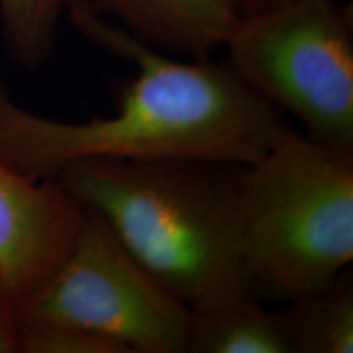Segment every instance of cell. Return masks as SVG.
<instances>
[{
  "instance_id": "4",
  "label": "cell",
  "mask_w": 353,
  "mask_h": 353,
  "mask_svg": "<svg viewBox=\"0 0 353 353\" xmlns=\"http://www.w3.org/2000/svg\"><path fill=\"white\" fill-rule=\"evenodd\" d=\"M223 50L255 94L304 134L353 156V8L296 0L239 15Z\"/></svg>"
},
{
  "instance_id": "6",
  "label": "cell",
  "mask_w": 353,
  "mask_h": 353,
  "mask_svg": "<svg viewBox=\"0 0 353 353\" xmlns=\"http://www.w3.org/2000/svg\"><path fill=\"white\" fill-rule=\"evenodd\" d=\"M85 210L56 179H33L0 156V296L19 317L72 247Z\"/></svg>"
},
{
  "instance_id": "8",
  "label": "cell",
  "mask_w": 353,
  "mask_h": 353,
  "mask_svg": "<svg viewBox=\"0 0 353 353\" xmlns=\"http://www.w3.org/2000/svg\"><path fill=\"white\" fill-rule=\"evenodd\" d=\"M187 353H294L285 309L239 296L192 309Z\"/></svg>"
},
{
  "instance_id": "13",
  "label": "cell",
  "mask_w": 353,
  "mask_h": 353,
  "mask_svg": "<svg viewBox=\"0 0 353 353\" xmlns=\"http://www.w3.org/2000/svg\"><path fill=\"white\" fill-rule=\"evenodd\" d=\"M237 15H250L270 8L285 6V3L296 2V0H231Z\"/></svg>"
},
{
  "instance_id": "11",
  "label": "cell",
  "mask_w": 353,
  "mask_h": 353,
  "mask_svg": "<svg viewBox=\"0 0 353 353\" xmlns=\"http://www.w3.org/2000/svg\"><path fill=\"white\" fill-rule=\"evenodd\" d=\"M20 353H123L113 342L83 329L20 322Z\"/></svg>"
},
{
  "instance_id": "5",
  "label": "cell",
  "mask_w": 353,
  "mask_h": 353,
  "mask_svg": "<svg viewBox=\"0 0 353 353\" xmlns=\"http://www.w3.org/2000/svg\"><path fill=\"white\" fill-rule=\"evenodd\" d=\"M190 317L192 307L85 210L63 263L19 322L72 325L123 353H187Z\"/></svg>"
},
{
  "instance_id": "12",
  "label": "cell",
  "mask_w": 353,
  "mask_h": 353,
  "mask_svg": "<svg viewBox=\"0 0 353 353\" xmlns=\"http://www.w3.org/2000/svg\"><path fill=\"white\" fill-rule=\"evenodd\" d=\"M0 353H20V322L0 296Z\"/></svg>"
},
{
  "instance_id": "9",
  "label": "cell",
  "mask_w": 353,
  "mask_h": 353,
  "mask_svg": "<svg viewBox=\"0 0 353 353\" xmlns=\"http://www.w3.org/2000/svg\"><path fill=\"white\" fill-rule=\"evenodd\" d=\"M294 353L353 352V276L350 268L332 283L285 304Z\"/></svg>"
},
{
  "instance_id": "3",
  "label": "cell",
  "mask_w": 353,
  "mask_h": 353,
  "mask_svg": "<svg viewBox=\"0 0 353 353\" xmlns=\"http://www.w3.org/2000/svg\"><path fill=\"white\" fill-rule=\"evenodd\" d=\"M242 241L255 294L291 303L353 262V156L286 128L241 172Z\"/></svg>"
},
{
  "instance_id": "1",
  "label": "cell",
  "mask_w": 353,
  "mask_h": 353,
  "mask_svg": "<svg viewBox=\"0 0 353 353\" xmlns=\"http://www.w3.org/2000/svg\"><path fill=\"white\" fill-rule=\"evenodd\" d=\"M88 41L125 59L136 76L110 117L61 121L13 100L0 72V156L33 179H56L92 161L214 159L250 164L288 128L226 59H188L159 51L103 17L64 10Z\"/></svg>"
},
{
  "instance_id": "7",
  "label": "cell",
  "mask_w": 353,
  "mask_h": 353,
  "mask_svg": "<svg viewBox=\"0 0 353 353\" xmlns=\"http://www.w3.org/2000/svg\"><path fill=\"white\" fill-rule=\"evenodd\" d=\"M103 17L139 41L188 59L213 57L236 25L231 0H65Z\"/></svg>"
},
{
  "instance_id": "2",
  "label": "cell",
  "mask_w": 353,
  "mask_h": 353,
  "mask_svg": "<svg viewBox=\"0 0 353 353\" xmlns=\"http://www.w3.org/2000/svg\"><path fill=\"white\" fill-rule=\"evenodd\" d=\"M242 165L192 157L92 161L68 167L56 180L145 270L196 309L257 296L242 241Z\"/></svg>"
},
{
  "instance_id": "10",
  "label": "cell",
  "mask_w": 353,
  "mask_h": 353,
  "mask_svg": "<svg viewBox=\"0 0 353 353\" xmlns=\"http://www.w3.org/2000/svg\"><path fill=\"white\" fill-rule=\"evenodd\" d=\"M65 0H0V34L13 63L39 69L56 46Z\"/></svg>"
}]
</instances>
